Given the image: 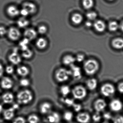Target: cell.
Instances as JSON below:
<instances>
[{
  "mask_svg": "<svg viewBox=\"0 0 123 123\" xmlns=\"http://www.w3.org/2000/svg\"><path fill=\"white\" fill-rule=\"evenodd\" d=\"M63 118L65 121L67 122L71 121L72 120L74 117L73 113L70 111H67L63 114Z\"/></svg>",
  "mask_w": 123,
  "mask_h": 123,
  "instance_id": "cell-30",
  "label": "cell"
},
{
  "mask_svg": "<svg viewBox=\"0 0 123 123\" xmlns=\"http://www.w3.org/2000/svg\"><path fill=\"white\" fill-rule=\"evenodd\" d=\"M113 123H123V116L117 115L112 118Z\"/></svg>",
  "mask_w": 123,
  "mask_h": 123,
  "instance_id": "cell-37",
  "label": "cell"
},
{
  "mask_svg": "<svg viewBox=\"0 0 123 123\" xmlns=\"http://www.w3.org/2000/svg\"><path fill=\"white\" fill-rule=\"evenodd\" d=\"M101 123H109V122L108 121H104L103 122H101Z\"/></svg>",
  "mask_w": 123,
  "mask_h": 123,
  "instance_id": "cell-54",
  "label": "cell"
},
{
  "mask_svg": "<svg viewBox=\"0 0 123 123\" xmlns=\"http://www.w3.org/2000/svg\"><path fill=\"white\" fill-rule=\"evenodd\" d=\"M48 42L46 39L40 37L37 39L36 42V45L38 49H43L47 47Z\"/></svg>",
  "mask_w": 123,
  "mask_h": 123,
  "instance_id": "cell-22",
  "label": "cell"
},
{
  "mask_svg": "<svg viewBox=\"0 0 123 123\" xmlns=\"http://www.w3.org/2000/svg\"><path fill=\"white\" fill-rule=\"evenodd\" d=\"M22 8L26 10L30 15L34 14L37 11L36 6L34 3L30 2H26L24 3Z\"/></svg>",
  "mask_w": 123,
  "mask_h": 123,
  "instance_id": "cell-13",
  "label": "cell"
},
{
  "mask_svg": "<svg viewBox=\"0 0 123 123\" xmlns=\"http://www.w3.org/2000/svg\"><path fill=\"white\" fill-rule=\"evenodd\" d=\"M47 31V27L44 25H41L38 27L37 33L41 35L45 34Z\"/></svg>",
  "mask_w": 123,
  "mask_h": 123,
  "instance_id": "cell-36",
  "label": "cell"
},
{
  "mask_svg": "<svg viewBox=\"0 0 123 123\" xmlns=\"http://www.w3.org/2000/svg\"><path fill=\"white\" fill-rule=\"evenodd\" d=\"M93 25L96 31L100 33L103 32L105 29V24L103 21L100 20H98L95 21Z\"/></svg>",
  "mask_w": 123,
  "mask_h": 123,
  "instance_id": "cell-19",
  "label": "cell"
},
{
  "mask_svg": "<svg viewBox=\"0 0 123 123\" xmlns=\"http://www.w3.org/2000/svg\"><path fill=\"white\" fill-rule=\"evenodd\" d=\"M15 110L12 107L4 111L3 117L5 119L7 120H10L12 119L15 116Z\"/></svg>",
  "mask_w": 123,
  "mask_h": 123,
  "instance_id": "cell-21",
  "label": "cell"
},
{
  "mask_svg": "<svg viewBox=\"0 0 123 123\" xmlns=\"http://www.w3.org/2000/svg\"><path fill=\"white\" fill-rule=\"evenodd\" d=\"M71 76L75 80H80L82 77V72L80 68L77 66L73 65L71 66Z\"/></svg>",
  "mask_w": 123,
  "mask_h": 123,
  "instance_id": "cell-15",
  "label": "cell"
},
{
  "mask_svg": "<svg viewBox=\"0 0 123 123\" xmlns=\"http://www.w3.org/2000/svg\"><path fill=\"white\" fill-rule=\"evenodd\" d=\"M86 17L89 20H94L97 18V14L95 12H91L87 13L86 15Z\"/></svg>",
  "mask_w": 123,
  "mask_h": 123,
  "instance_id": "cell-39",
  "label": "cell"
},
{
  "mask_svg": "<svg viewBox=\"0 0 123 123\" xmlns=\"http://www.w3.org/2000/svg\"><path fill=\"white\" fill-rule=\"evenodd\" d=\"M107 104L104 99L98 98L94 102L93 107L96 112L100 113L104 111L106 108Z\"/></svg>",
  "mask_w": 123,
  "mask_h": 123,
  "instance_id": "cell-8",
  "label": "cell"
},
{
  "mask_svg": "<svg viewBox=\"0 0 123 123\" xmlns=\"http://www.w3.org/2000/svg\"><path fill=\"white\" fill-rule=\"evenodd\" d=\"M6 72L9 74H13L14 72V67L12 65H8L5 69Z\"/></svg>",
  "mask_w": 123,
  "mask_h": 123,
  "instance_id": "cell-43",
  "label": "cell"
},
{
  "mask_svg": "<svg viewBox=\"0 0 123 123\" xmlns=\"http://www.w3.org/2000/svg\"><path fill=\"white\" fill-rule=\"evenodd\" d=\"M7 35L9 38L13 41H17L21 37V33L18 28L11 27L8 29Z\"/></svg>",
  "mask_w": 123,
  "mask_h": 123,
  "instance_id": "cell-6",
  "label": "cell"
},
{
  "mask_svg": "<svg viewBox=\"0 0 123 123\" xmlns=\"http://www.w3.org/2000/svg\"><path fill=\"white\" fill-rule=\"evenodd\" d=\"M2 98L4 103L8 104L13 102L14 97L13 94L11 93L7 92L3 95Z\"/></svg>",
  "mask_w": 123,
  "mask_h": 123,
  "instance_id": "cell-23",
  "label": "cell"
},
{
  "mask_svg": "<svg viewBox=\"0 0 123 123\" xmlns=\"http://www.w3.org/2000/svg\"><path fill=\"white\" fill-rule=\"evenodd\" d=\"M72 20L73 23L76 25H79L82 22L83 18L79 13H75L72 16Z\"/></svg>",
  "mask_w": 123,
  "mask_h": 123,
  "instance_id": "cell-28",
  "label": "cell"
},
{
  "mask_svg": "<svg viewBox=\"0 0 123 123\" xmlns=\"http://www.w3.org/2000/svg\"><path fill=\"white\" fill-rule=\"evenodd\" d=\"M2 88L5 90L11 89L13 85L12 80L8 77H4L2 79L0 82Z\"/></svg>",
  "mask_w": 123,
  "mask_h": 123,
  "instance_id": "cell-14",
  "label": "cell"
},
{
  "mask_svg": "<svg viewBox=\"0 0 123 123\" xmlns=\"http://www.w3.org/2000/svg\"><path fill=\"white\" fill-rule=\"evenodd\" d=\"M37 31L31 28L26 29L24 33L25 38L30 41L35 39L37 37Z\"/></svg>",
  "mask_w": 123,
  "mask_h": 123,
  "instance_id": "cell-12",
  "label": "cell"
},
{
  "mask_svg": "<svg viewBox=\"0 0 123 123\" xmlns=\"http://www.w3.org/2000/svg\"><path fill=\"white\" fill-rule=\"evenodd\" d=\"M62 100V103L67 106H72L75 104L74 101L73 99L67 98L66 97H63Z\"/></svg>",
  "mask_w": 123,
  "mask_h": 123,
  "instance_id": "cell-34",
  "label": "cell"
},
{
  "mask_svg": "<svg viewBox=\"0 0 123 123\" xmlns=\"http://www.w3.org/2000/svg\"><path fill=\"white\" fill-rule=\"evenodd\" d=\"M17 72L18 75L23 77H25L28 75L30 70L26 66L21 65L17 68Z\"/></svg>",
  "mask_w": 123,
  "mask_h": 123,
  "instance_id": "cell-20",
  "label": "cell"
},
{
  "mask_svg": "<svg viewBox=\"0 0 123 123\" xmlns=\"http://www.w3.org/2000/svg\"><path fill=\"white\" fill-rule=\"evenodd\" d=\"M100 91L102 95L106 97H110L114 95L116 89L111 83H105L102 85L100 88Z\"/></svg>",
  "mask_w": 123,
  "mask_h": 123,
  "instance_id": "cell-5",
  "label": "cell"
},
{
  "mask_svg": "<svg viewBox=\"0 0 123 123\" xmlns=\"http://www.w3.org/2000/svg\"><path fill=\"white\" fill-rule=\"evenodd\" d=\"M71 76L70 70L64 68L59 69L56 72L55 74V78L57 81L60 83L64 82L67 81Z\"/></svg>",
  "mask_w": 123,
  "mask_h": 123,
  "instance_id": "cell-4",
  "label": "cell"
},
{
  "mask_svg": "<svg viewBox=\"0 0 123 123\" xmlns=\"http://www.w3.org/2000/svg\"><path fill=\"white\" fill-rule=\"evenodd\" d=\"M13 123H26V120L22 117H18L13 120Z\"/></svg>",
  "mask_w": 123,
  "mask_h": 123,
  "instance_id": "cell-42",
  "label": "cell"
},
{
  "mask_svg": "<svg viewBox=\"0 0 123 123\" xmlns=\"http://www.w3.org/2000/svg\"><path fill=\"white\" fill-rule=\"evenodd\" d=\"M76 119L79 123H88L90 121L91 116L87 112H80L76 116Z\"/></svg>",
  "mask_w": 123,
  "mask_h": 123,
  "instance_id": "cell-11",
  "label": "cell"
},
{
  "mask_svg": "<svg viewBox=\"0 0 123 123\" xmlns=\"http://www.w3.org/2000/svg\"><path fill=\"white\" fill-rule=\"evenodd\" d=\"M101 118L102 116L101 115L100 113L98 112H96L92 116V119L95 122H99L101 120Z\"/></svg>",
  "mask_w": 123,
  "mask_h": 123,
  "instance_id": "cell-38",
  "label": "cell"
},
{
  "mask_svg": "<svg viewBox=\"0 0 123 123\" xmlns=\"http://www.w3.org/2000/svg\"><path fill=\"white\" fill-rule=\"evenodd\" d=\"M29 42L30 41L25 38L23 40H22L20 42L19 45H20V48L21 49V51L29 48Z\"/></svg>",
  "mask_w": 123,
  "mask_h": 123,
  "instance_id": "cell-35",
  "label": "cell"
},
{
  "mask_svg": "<svg viewBox=\"0 0 123 123\" xmlns=\"http://www.w3.org/2000/svg\"><path fill=\"white\" fill-rule=\"evenodd\" d=\"M0 98H1V97H0Z\"/></svg>",
  "mask_w": 123,
  "mask_h": 123,
  "instance_id": "cell-56",
  "label": "cell"
},
{
  "mask_svg": "<svg viewBox=\"0 0 123 123\" xmlns=\"http://www.w3.org/2000/svg\"><path fill=\"white\" fill-rule=\"evenodd\" d=\"M60 91L63 97H67L71 92V90L69 86L67 85H64L60 87Z\"/></svg>",
  "mask_w": 123,
  "mask_h": 123,
  "instance_id": "cell-27",
  "label": "cell"
},
{
  "mask_svg": "<svg viewBox=\"0 0 123 123\" xmlns=\"http://www.w3.org/2000/svg\"><path fill=\"white\" fill-rule=\"evenodd\" d=\"M20 15H21L22 17H25V18H26L29 16L30 15L29 13L27 11V10L23 8H22L20 10Z\"/></svg>",
  "mask_w": 123,
  "mask_h": 123,
  "instance_id": "cell-45",
  "label": "cell"
},
{
  "mask_svg": "<svg viewBox=\"0 0 123 123\" xmlns=\"http://www.w3.org/2000/svg\"><path fill=\"white\" fill-rule=\"evenodd\" d=\"M52 105L49 102H45L41 104L39 107L40 112L42 114H48L52 111Z\"/></svg>",
  "mask_w": 123,
  "mask_h": 123,
  "instance_id": "cell-16",
  "label": "cell"
},
{
  "mask_svg": "<svg viewBox=\"0 0 123 123\" xmlns=\"http://www.w3.org/2000/svg\"><path fill=\"white\" fill-rule=\"evenodd\" d=\"M20 85L23 87H28L30 85V81L28 79L24 78L20 80Z\"/></svg>",
  "mask_w": 123,
  "mask_h": 123,
  "instance_id": "cell-40",
  "label": "cell"
},
{
  "mask_svg": "<svg viewBox=\"0 0 123 123\" xmlns=\"http://www.w3.org/2000/svg\"><path fill=\"white\" fill-rule=\"evenodd\" d=\"M76 61L75 57L71 55H67L65 56L63 59V63L66 65L72 66L74 65Z\"/></svg>",
  "mask_w": 123,
  "mask_h": 123,
  "instance_id": "cell-26",
  "label": "cell"
},
{
  "mask_svg": "<svg viewBox=\"0 0 123 123\" xmlns=\"http://www.w3.org/2000/svg\"><path fill=\"white\" fill-rule=\"evenodd\" d=\"M86 85L88 90L93 91L95 90L98 86V82L97 80L95 78L88 79L86 82Z\"/></svg>",
  "mask_w": 123,
  "mask_h": 123,
  "instance_id": "cell-18",
  "label": "cell"
},
{
  "mask_svg": "<svg viewBox=\"0 0 123 123\" xmlns=\"http://www.w3.org/2000/svg\"><path fill=\"white\" fill-rule=\"evenodd\" d=\"M7 29L4 26H0V36H4L7 35Z\"/></svg>",
  "mask_w": 123,
  "mask_h": 123,
  "instance_id": "cell-46",
  "label": "cell"
},
{
  "mask_svg": "<svg viewBox=\"0 0 123 123\" xmlns=\"http://www.w3.org/2000/svg\"><path fill=\"white\" fill-rule=\"evenodd\" d=\"M120 28H121V29L122 31H123V22L121 24V26H120Z\"/></svg>",
  "mask_w": 123,
  "mask_h": 123,
  "instance_id": "cell-53",
  "label": "cell"
},
{
  "mask_svg": "<svg viewBox=\"0 0 123 123\" xmlns=\"http://www.w3.org/2000/svg\"><path fill=\"white\" fill-rule=\"evenodd\" d=\"M119 27V24L116 21H111L109 23L108 25L109 29L111 31H116L118 30Z\"/></svg>",
  "mask_w": 123,
  "mask_h": 123,
  "instance_id": "cell-33",
  "label": "cell"
},
{
  "mask_svg": "<svg viewBox=\"0 0 123 123\" xmlns=\"http://www.w3.org/2000/svg\"><path fill=\"white\" fill-rule=\"evenodd\" d=\"M17 25L21 28H25L28 26L29 21L26 18L22 17L17 21Z\"/></svg>",
  "mask_w": 123,
  "mask_h": 123,
  "instance_id": "cell-24",
  "label": "cell"
},
{
  "mask_svg": "<svg viewBox=\"0 0 123 123\" xmlns=\"http://www.w3.org/2000/svg\"><path fill=\"white\" fill-rule=\"evenodd\" d=\"M21 51V56L22 57L26 59H29L32 57L33 55V51L29 48Z\"/></svg>",
  "mask_w": 123,
  "mask_h": 123,
  "instance_id": "cell-29",
  "label": "cell"
},
{
  "mask_svg": "<svg viewBox=\"0 0 123 123\" xmlns=\"http://www.w3.org/2000/svg\"><path fill=\"white\" fill-rule=\"evenodd\" d=\"M87 28H90L91 26H92V23L90 21H86L85 24Z\"/></svg>",
  "mask_w": 123,
  "mask_h": 123,
  "instance_id": "cell-50",
  "label": "cell"
},
{
  "mask_svg": "<svg viewBox=\"0 0 123 123\" xmlns=\"http://www.w3.org/2000/svg\"><path fill=\"white\" fill-rule=\"evenodd\" d=\"M109 107L111 111L114 112H119L122 110L123 104L119 99H114L111 101L109 104Z\"/></svg>",
  "mask_w": 123,
  "mask_h": 123,
  "instance_id": "cell-9",
  "label": "cell"
},
{
  "mask_svg": "<svg viewBox=\"0 0 123 123\" xmlns=\"http://www.w3.org/2000/svg\"><path fill=\"white\" fill-rule=\"evenodd\" d=\"M4 69L3 66L2 64L0 63V78L2 77L4 73Z\"/></svg>",
  "mask_w": 123,
  "mask_h": 123,
  "instance_id": "cell-49",
  "label": "cell"
},
{
  "mask_svg": "<svg viewBox=\"0 0 123 123\" xmlns=\"http://www.w3.org/2000/svg\"><path fill=\"white\" fill-rule=\"evenodd\" d=\"M71 92L73 98L76 100H83L87 95V90L85 87L81 85L74 87Z\"/></svg>",
  "mask_w": 123,
  "mask_h": 123,
  "instance_id": "cell-3",
  "label": "cell"
},
{
  "mask_svg": "<svg viewBox=\"0 0 123 123\" xmlns=\"http://www.w3.org/2000/svg\"><path fill=\"white\" fill-rule=\"evenodd\" d=\"M83 68L85 72L87 75H93L98 72L99 69V64L95 60H88L84 63Z\"/></svg>",
  "mask_w": 123,
  "mask_h": 123,
  "instance_id": "cell-1",
  "label": "cell"
},
{
  "mask_svg": "<svg viewBox=\"0 0 123 123\" xmlns=\"http://www.w3.org/2000/svg\"><path fill=\"white\" fill-rule=\"evenodd\" d=\"M3 111V107L1 104H0V114Z\"/></svg>",
  "mask_w": 123,
  "mask_h": 123,
  "instance_id": "cell-52",
  "label": "cell"
},
{
  "mask_svg": "<svg viewBox=\"0 0 123 123\" xmlns=\"http://www.w3.org/2000/svg\"><path fill=\"white\" fill-rule=\"evenodd\" d=\"M112 46L117 49H121L123 48V39L117 38L114 39L112 42Z\"/></svg>",
  "mask_w": 123,
  "mask_h": 123,
  "instance_id": "cell-25",
  "label": "cell"
},
{
  "mask_svg": "<svg viewBox=\"0 0 123 123\" xmlns=\"http://www.w3.org/2000/svg\"><path fill=\"white\" fill-rule=\"evenodd\" d=\"M75 58L76 61L79 62H83L85 59V56L82 54L78 55Z\"/></svg>",
  "mask_w": 123,
  "mask_h": 123,
  "instance_id": "cell-47",
  "label": "cell"
},
{
  "mask_svg": "<svg viewBox=\"0 0 123 123\" xmlns=\"http://www.w3.org/2000/svg\"><path fill=\"white\" fill-rule=\"evenodd\" d=\"M33 93L28 90L21 91L18 93L17 96L18 103L22 105L29 103L33 100Z\"/></svg>",
  "mask_w": 123,
  "mask_h": 123,
  "instance_id": "cell-2",
  "label": "cell"
},
{
  "mask_svg": "<svg viewBox=\"0 0 123 123\" xmlns=\"http://www.w3.org/2000/svg\"><path fill=\"white\" fill-rule=\"evenodd\" d=\"M28 121L29 123H38L39 121V118L36 114H31L28 117Z\"/></svg>",
  "mask_w": 123,
  "mask_h": 123,
  "instance_id": "cell-32",
  "label": "cell"
},
{
  "mask_svg": "<svg viewBox=\"0 0 123 123\" xmlns=\"http://www.w3.org/2000/svg\"><path fill=\"white\" fill-rule=\"evenodd\" d=\"M102 117L104 119L105 121H108L110 119H112L113 117L111 113L109 112H106L104 113Z\"/></svg>",
  "mask_w": 123,
  "mask_h": 123,
  "instance_id": "cell-41",
  "label": "cell"
},
{
  "mask_svg": "<svg viewBox=\"0 0 123 123\" xmlns=\"http://www.w3.org/2000/svg\"><path fill=\"white\" fill-rule=\"evenodd\" d=\"M8 60L12 64L18 65L21 62L22 56L18 51L14 50L9 55Z\"/></svg>",
  "mask_w": 123,
  "mask_h": 123,
  "instance_id": "cell-7",
  "label": "cell"
},
{
  "mask_svg": "<svg viewBox=\"0 0 123 123\" xmlns=\"http://www.w3.org/2000/svg\"><path fill=\"white\" fill-rule=\"evenodd\" d=\"M109 0V1H113V0Z\"/></svg>",
  "mask_w": 123,
  "mask_h": 123,
  "instance_id": "cell-55",
  "label": "cell"
},
{
  "mask_svg": "<svg viewBox=\"0 0 123 123\" xmlns=\"http://www.w3.org/2000/svg\"><path fill=\"white\" fill-rule=\"evenodd\" d=\"M61 120V117L58 112L52 111L47 114L46 121L49 123H59Z\"/></svg>",
  "mask_w": 123,
  "mask_h": 123,
  "instance_id": "cell-10",
  "label": "cell"
},
{
  "mask_svg": "<svg viewBox=\"0 0 123 123\" xmlns=\"http://www.w3.org/2000/svg\"><path fill=\"white\" fill-rule=\"evenodd\" d=\"M83 5L86 9H90L93 7L94 2L93 0H83Z\"/></svg>",
  "mask_w": 123,
  "mask_h": 123,
  "instance_id": "cell-31",
  "label": "cell"
},
{
  "mask_svg": "<svg viewBox=\"0 0 123 123\" xmlns=\"http://www.w3.org/2000/svg\"><path fill=\"white\" fill-rule=\"evenodd\" d=\"M6 11L8 15L12 18H16L20 15V10L15 6H9Z\"/></svg>",
  "mask_w": 123,
  "mask_h": 123,
  "instance_id": "cell-17",
  "label": "cell"
},
{
  "mask_svg": "<svg viewBox=\"0 0 123 123\" xmlns=\"http://www.w3.org/2000/svg\"><path fill=\"white\" fill-rule=\"evenodd\" d=\"M117 89L119 92L123 93V82L119 83L117 86Z\"/></svg>",
  "mask_w": 123,
  "mask_h": 123,
  "instance_id": "cell-48",
  "label": "cell"
},
{
  "mask_svg": "<svg viewBox=\"0 0 123 123\" xmlns=\"http://www.w3.org/2000/svg\"><path fill=\"white\" fill-rule=\"evenodd\" d=\"M72 107L74 111L77 112H80L82 108V105L80 104H76L75 103L73 106Z\"/></svg>",
  "mask_w": 123,
  "mask_h": 123,
  "instance_id": "cell-44",
  "label": "cell"
},
{
  "mask_svg": "<svg viewBox=\"0 0 123 123\" xmlns=\"http://www.w3.org/2000/svg\"><path fill=\"white\" fill-rule=\"evenodd\" d=\"M12 107L16 111V110H17V109H18L19 108V106H18V104H14L13 105Z\"/></svg>",
  "mask_w": 123,
  "mask_h": 123,
  "instance_id": "cell-51",
  "label": "cell"
}]
</instances>
